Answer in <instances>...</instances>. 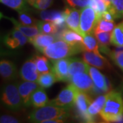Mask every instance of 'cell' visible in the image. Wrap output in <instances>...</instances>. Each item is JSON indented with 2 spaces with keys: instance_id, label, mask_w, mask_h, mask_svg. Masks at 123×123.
<instances>
[{
  "instance_id": "obj_1",
  "label": "cell",
  "mask_w": 123,
  "mask_h": 123,
  "mask_svg": "<svg viewBox=\"0 0 123 123\" xmlns=\"http://www.w3.org/2000/svg\"><path fill=\"white\" fill-rule=\"evenodd\" d=\"M106 123L120 122L123 118V98L121 93L111 90L106 94V101L99 113Z\"/></svg>"
},
{
  "instance_id": "obj_2",
  "label": "cell",
  "mask_w": 123,
  "mask_h": 123,
  "mask_svg": "<svg viewBox=\"0 0 123 123\" xmlns=\"http://www.w3.org/2000/svg\"><path fill=\"white\" fill-rule=\"evenodd\" d=\"M84 51H86V49L84 47L71 45L65 40H60L49 45L44 49L43 53L49 59L55 60L66 58Z\"/></svg>"
},
{
  "instance_id": "obj_3",
  "label": "cell",
  "mask_w": 123,
  "mask_h": 123,
  "mask_svg": "<svg viewBox=\"0 0 123 123\" xmlns=\"http://www.w3.org/2000/svg\"><path fill=\"white\" fill-rule=\"evenodd\" d=\"M68 109V108L60 106L45 105L33 111L30 114L28 118L31 122L34 123H44L47 120L53 119H61L66 116Z\"/></svg>"
},
{
  "instance_id": "obj_4",
  "label": "cell",
  "mask_w": 123,
  "mask_h": 123,
  "mask_svg": "<svg viewBox=\"0 0 123 123\" xmlns=\"http://www.w3.org/2000/svg\"><path fill=\"white\" fill-rule=\"evenodd\" d=\"M1 101L5 106L12 110H18L24 105L16 84H8L5 86L1 94Z\"/></svg>"
},
{
  "instance_id": "obj_5",
  "label": "cell",
  "mask_w": 123,
  "mask_h": 123,
  "mask_svg": "<svg viewBox=\"0 0 123 123\" xmlns=\"http://www.w3.org/2000/svg\"><path fill=\"white\" fill-rule=\"evenodd\" d=\"M78 91L79 90L75 88L74 85L70 83L64 88L54 99L49 101L48 105L64 107L66 108L73 107Z\"/></svg>"
},
{
  "instance_id": "obj_6",
  "label": "cell",
  "mask_w": 123,
  "mask_h": 123,
  "mask_svg": "<svg viewBox=\"0 0 123 123\" xmlns=\"http://www.w3.org/2000/svg\"><path fill=\"white\" fill-rule=\"evenodd\" d=\"M98 18L97 12L91 6L83 8L80 17V30L81 35L84 36L94 32Z\"/></svg>"
},
{
  "instance_id": "obj_7",
  "label": "cell",
  "mask_w": 123,
  "mask_h": 123,
  "mask_svg": "<svg viewBox=\"0 0 123 123\" xmlns=\"http://www.w3.org/2000/svg\"><path fill=\"white\" fill-rule=\"evenodd\" d=\"M92 102L93 99L88 93L78 91L74 106L78 117L86 123H93L88 113V107Z\"/></svg>"
},
{
  "instance_id": "obj_8",
  "label": "cell",
  "mask_w": 123,
  "mask_h": 123,
  "mask_svg": "<svg viewBox=\"0 0 123 123\" xmlns=\"http://www.w3.org/2000/svg\"><path fill=\"white\" fill-rule=\"evenodd\" d=\"M89 73H79L73 75L70 78V81L74 85L79 91L86 92L88 94L93 93L94 84Z\"/></svg>"
},
{
  "instance_id": "obj_9",
  "label": "cell",
  "mask_w": 123,
  "mask_h": 123,
  "mask_svg": "<svg viewBox=\"0 0 123 123\" xmlns=\"http://www.w3.org/2000/svg\"><path fill=\"white\" fill-rule=\"evenodd\" d=\"M89 74L91 76L94 84L93 93L101 94L103 92H109L111 90V84L109 80L101 73L97 68L90 66Z\"/></svg>"
},
{
  "instance_id": "obj_10",
  "label": "cell",
  "mask_w": 123,
  "mask_h": 123,
  "mask_svg": "<svg viewBox=\"0 0 123 123\" xmlns=\"http://www.w3.org/2000/svg\"><path fill=\"white\" fill-rule=\"evenodd\" d=\"M70 58H62L53 60L52 72L55 74L59 81H70L69 76V64Z\"/></svg>"
},
{
  "instance_id": "obj_11",
  "label": "cell",
  "mask_w": 123,
  "mask_h": 123,
  "mask_svg": "<svg viewBox=\"0 0 123 123\" xmlns=\"http://www.w3.org/2000/svg\"><path fill=\"white\" fill-rule=\"evenodd\" d=\"M40 17L44 21L54 23L57 26V30H63V28L67 26L66 23V14L64 11L43 10L40 12Z\"/></svg>"
},
{
  "instance_id": "obj_12",
  "label": "cell",
  "mask_w": 123,
  "mask_h": 123,
  "mask_svg": "<svg viewBox=\"0 0 123 123\" xmlns=\"http://www.w3.org/2000/svg\"><path fill=\"white\" fill-rule=\"evenodd\" d=\"M28 38L21 31L14 28L5 37L4 43L10 48L16 49L30 42V39Z\"/></svg>"
},
{
  "instance_id": "obj_13",
  "label": "cell",
  "mask_w": 123,
  "mask_h": 123,
  "mask_svg": "<svg viewBox=\"0 0 123 123\" xmlns=\"http://www.w3.org/2000/svg\"><path fill=\"white\" fill-rule=\"evenodd\" d=\"M83 60L86 62L88 64L94 66L99 69H108L111 68V66L110 62L103 56L98 55L96 53L89 51H84L83 55Z\"/></svg>"
},
{
  "instance_id": "obj_14",
  "label": "cell",
  "mask_w": 123,
  "mask_h": 123,
  "mask_svg": "<svg viewBox=\"0 0 123 123\" xmlns=\"http://www.w3.org/2000/svg\"><path fill=\"white\" fill-rule=\"evenodd\" d=\"M20 76L24 81H37L40 73L34 59L29 60L23 64L20 70Z\"/></svg>"
},
{
  "instance_id": "obj_15",
  "label": "cell",
  "mask_w": 123,
  "mask_h": 123,
  "mask_svg": "<svg viewBox=\"0 0 123 123\" xmlns=\"http://www.w3.org/2000/svg\"><path fill=\"white\" fill-rule=\"evenodd\" d=\"M66 14V23L70 30L75 31L81 35L80 30V11L75 8H66L64 10Z\"/></svg>"
},
{
  "instance_id": "obj_16",
  "label": "cell",
  "mask_w": 123,
  "mask_h": 123,
  "mask_svg": "<svg viewBox=\"0 0 123 123\" xmlns=\"http://www.w3.org/2000/svg\"><path fill=\"white\" fill-rule=\"evenodd\" d=\"M38 84L35 81H25L18 84V91L22 97L24 105L29 106L31 104L30 98L33 92L38 88Z\"/></svg>"
},
{
  "instance_id": "obj_17",
  "label": "cell",
  "mask_w": 123,
  "mask_h": 123,
  "mask_svg": "<svg viewBox=\"0 0 123 123\" xmlns=\"http://www.w3.org/2000/svg\"><path fill=\"white\" fill-rule=\"evenodd\" d=\"M55 37L49 34H38L30 38V42L38 51L43 53L44 49L55 42Z\"/></svg>"
},
{
  "instance_id": "obj_18",
  "label": "cell",
  "mask_w": 123,
  "mask_h": 123,
  "mask_svg": "<svg viewBox=\"0 0 123 123\" xmlns=\"http://www.w3.org/2000/svg\"><path fill=\"white\" fill-rule=\"evenodd\" d=\"M0 74L4 81H11L16 78L17 70L12 62L4 60L0 62Z\"/></svg>"
},
{
  "instance_id": "obj_19",
  "label": "cell",
  "mask_w": 123,
  "mask_h": 123,
  "mask_svg": "<svg viewBox=\"0 0 123 123\" xmlns=\"http://www.w3.org/2000/svg\"><path fill=\"white\" fill-rule=\"evenodd\" d=\"M61 36L62 39L71 45L85 48L83 36L75 31L66 29L61 34Z\"/></svg>"
},
{
  "instance_id": "obj_20",
  "label": "cell",
  "mask_w": 123,
  "mask_h": 123,
  "mask_svg": "<svg viewBox=\"0 0 123 123\" xmlns=\"http://www.w3.org/2000/svg\"><path fill=\"white\" fill-rule=\"evenodd\" d=\"M94 34L98 43L99 48L101 51L107 55H109L111 51L110 50V49L108 48V47L111 43V32L94 31Z\"/></svg>"
},
{
  "instance_id": "obj_21",
  "label": "cell",
  "mask_w": 123,
  "mask_h": 123,
  "mask_svg": "<svg viewBox=\"0 0 123 123\" xmlns=\"http://www.w3.org/2000/svg\"><path fill=\"white\" fill-rule=\"evenodd\" d=\"M90 66L88 64L79 58H70L69 64V76L70 78L76 73H89Z\"/></svg>"
},
{
  "instance_id": "obj_22",
  "label": "cell",
  "mask_w": 123,
  "mask_h": 123,
  "mask_svg": "<svg viewBox=\"0 0 123 123\" xmlns=\"http://www.w3.org/2000/svg\"><path fill=\"white\" fill-rule=\"evenodd\" d=\"M43 89L44 88L41 87L40 88H38L33 92V94L31 96V104L34 107L39 108L45 106L46 105H48L49 100Z\"/></svg>"
},
{
  "instance_id": "obj_23",
  "label": "cell",
  "mask_w": 123,
  "mask_h": 123,
  "mask_svg": "<svg viewBox=\"0 0 123 123\" xmlns=\"http://www.w3.org/2000/svg\"><path fill=\"white\" fill-rule=\"evenodd\" d=\"M7 18L10 20L12 22L15 29L21 31L23 34H25L29 38H32V37H34L35 36L38 35L40 33L38 25H23L21 23L17 22L15 19L12 18Z\"/></svg>"
},
{
  "instance_id": "obj_24",
  "label": "cell",
  "mask_w": 123,
  "mask_h": 123,
  "mask_svg": "<svg viewBox=\"0 0 123 123\" xmlns=\"http://www.w3.org/2000/svg\"><path fill=\"white\" fill-rule=\"evenodd\" d=\"M106 101V94L105 95H100L97 98L93 101L91 105L89 106L88 110V113L90 118L92 119V122H94V118L98 114L100 113L101 110L103 109L105 105Z\"/></svg>"
},
{
  "instance_id": "obj_25",
  "label": "cell",
  "mask_w": 123,
  "mask_h": 123,
  "mask_svg": "<svg viewBox=\"0 0 123 123\" xmlns=\"http://www.w3.org/2000/svg\"><path fill=\"white\" fill-rule=\"evenodd\" d=\"M94 32L89 34L87 35L84 36L83 37L84 38V44L85 46L86 50L89 51H92L93 53H96L98 55L103 56L100 53L99 50H98V43L97 41V38H95V37L94 36Z\"/></svg>"
},
{
  "instance_id": "obj_26",
  "label": "cell",
  "mask_w": 123,
  "mask_h": 123,
  "mask_svg": "<svg viewBox=\"0 0 123 123\" xmlns=\"http://www.w3.org/2000/svg\"><path fill=\"white\" fill-rule=\"evenodd\" d=\"M111 44L116 47H123V21L116 25L111 32Z\"/></svg>"
},
{
  "instance_id": "obj_27",
  "label": "cell",
  "mask_w": 123,
  "mask_h": 123,
  "mask_svg": "<svg viewBox=\"0 0 123 123\" xmlns=\"http://www.w3.org/2000/svg\"><path fill=\"white\" fill-rule=\"evenodd\" d=\"M57 81V78L53 72L40 74L37 80V83L43 88H49L51 87Z\"/></svg>"
},
{
  "instance_id": "obj_28",
  "label": "cell",
  "mask_w": 123,
  "mask_h": 123,
  "mask_svg": "<svg viewBox=\"0 0 123 123\" xmlns=\"http://www.w3.org/2000/svg\"><path fill=\"white\" fill-rule=\"evenodd\" d=\"M34 61L35 62L40 75L46 73H49L51 72V70H52V68H51L50 64L49 63L48 59L45 56L36 55L34 58Z\"/></svg>"
},
{
  "instance_id": "obj_29",
  "label": "cell",
  "mask_w": 123,
  "mask_h": 123,
  "mask_svg": "<svg viewBox=\"0 0 123 123\" xmlns=\"http://www.w3.org/2000/svg\"><path fill=\"white\" fill-rule=\"evenodd\" d=\"M37 25H38L40 34L51 35V34H55V33H57V26L55 25L54 23L51 21L43 20V21H38Z\"/></svg>"
},
{
  "instance_id": "obj_30",
  "label": "cell",
  "mask_w": 123,
  "mask_h": 123,
  "mask_svg": "<svg viewBox=\"0 0 123 123\" xmlns=\"http://www.w3.org/2000/svg\"><path fill=\"white\" fill-rule=\"evenodd\" d=\"M108 10L116 18H123V0H111V6Z\"/></svg>"
},
{
  "instance_id": "obj_31",
  "label": "cell",
  "mask_w": 123,
  "mask_h": 123,
  "mask_svg": "<svg viewBox=\"0 0 123 123\" xmlns=\"http://www.w3.org/2000/svg\"><path fill=\"white\" fill-rule=\"evenodd\" d=\"M115 23L114 21H107L103 18H101L97 23L94 31H107V32H112L114 30Z\"/></svg>"
},
{
  "instance_id": "obj_32",
  "label": "cell",
  "mask_w": 123,
  "mask_h": 123,
  "mask_svg": "<svg viewBox=\"0 0 123 123\" xmlns=\"http://www.w3.org/2000/svg\"><path fill=\"white\" fill-rule=\"evenodd\" d=\"M1 3L6 5L10 8L14 9L17 11L26 10L27 0H0Z\"/></svg>"
},
{
  "instance_id": "obj_33",
  "label": "cell",
  "mask_w": 123,
  "mask_h": 123,
  "mask_svg": "<svg viewBox=\"0 0 123 123\" xmlns=\"http://www.w3.org/2000/svg\"><path fill=\"white\" fill-rule=\"evenodd\" d=\"M108 55L123 72V47H119L114 51H111Z\"/></svg>"
},
{
  "instance_id": "obj_34",
  "label": "cell",
  "mask_w": 123,
  "mask_h": 123,
  "mask_svg": "<svg viewBox=\"0 0 123 123\" xmlns=\"http://www.w3.org/2000/svg\"><path fill=\"white\" fill-rule=\"evenodd\" d=\"M90 6L97 12L98 20L102 17V14L108 10L104 0H91Z\"/></svg>"
},
{
  "instance_id": "obj_35",
  "label": "cell",
  "mask_w": 123,
  "mask_h": 123,
  "mask_svg": "<svg viewBox=\"0 0 123 123\" xmlns=\"http://www.w3.org/2000/svg\"><path fill=\"white\" fill-rule=\"evenodd\" d=\"M18 19L20 23L26 25H37L38 21L26 12V10L18 11Z\"/></svg>"
},
{
  "instance_id": "obj_36",
  "label": "cell",
  "mask_w": 123,
  "mask_h": 123,
  "mask_svg": "<svg viewBox=\"0 0 123 123\" xmlns=\"http://www.w3.org/2000/svg\"><path fill=\"white\" fill-rule=\"evenodd\" d=\"M67 4L71 7L85 8L90 6L91 0H66Z\"/></svg>"
},
{
  "instance_id": "obj_37",
  "label": "cell",
  "mask_w": 123,
  "mask_h": 123,
  "mask_svg": "<svg viewBox=\"0 0 123 123\" xmlns=\"http://www.w3.org/2000/svg\"><path fill=\"white\" fill-rule=\"evenodd\" d=\"M52 4H53V0H39L34 6V7L38 10H43L49 8Z\"/></svg>"
},
{
  "instance_id": "obj_38",
  "label": "cell",
  "mask_w": 123,
  "mask_h": 123,
  "mask_svg": "<svg viewBox=\"0 0 123 123\" xmlns=\"http://www.w3.org/2000/svg\"><path fill=\"white\" fill-rule=\"evenodd\" d=\"M0 122L1 123H17L20 121L13 116L9 115H3L0 118Z\"/></svg>"
},
{
  "instance_id": "obj_39",
  "label": "cell",
  "mask_w": 123,
  "mask_h": 123,
  "mask_svg": "<svg viewBox=\"0 0 123 123\" xmlns=\"http://www.w3.org/2000/svg\"><path fill=\"white\" fill-rule=\"evenodd\" d=\"M101 18H105V19L107 20V21H113L114 20V18L113 17V15L111 14V13L108 10L102 14Z\"/></svg>"
},
{
  "instance_id": "obj_40",
  "label": "cell",
  "mask_w": 123,
  "mask_h": 123,
  "mask_svg": "<svg viewBox=\"0 0 123 123\" xmlns=\"http://www.w3.org/2000/svg\"><path fill=\"white\" fill-rule=\"evenodd\" d=\"M27 3L29 4L31 6H34V5L39 1V0H27Z\"/></svg>"
},
{
  "instance_id": "obj_41",
  "label": "cell",
  "mask_w": 123,
  "mask_h": 123,
  "mask_svg": "<svg viewBox=\"0 0 123 123\" xmlns=\"http://www.w3.org/2000/svg\"><path fill=\"white\" fill-rule=\"evenodd\" d=\"M105 2L106 5L107 6V8H109L110 6H111V0H104Z\"/></svg>"
}]
</instances>
